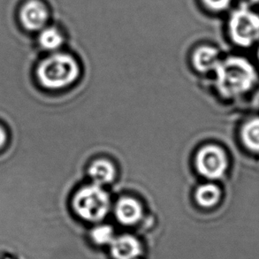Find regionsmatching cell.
<instances>
[{"label": "cell", "instance_id": "obj_16", "mask_svg": "<svg viewBox=\"0 0 259 259\" xmlns=\"http://www.w3.org/2000/svg\"><path fill=\"white\" fill-rule=\"evenodd\" d=\"M8 133L7 130L5 128V126L0 124V151L5 148L8 142Z\"/></svg>", "mask_w": 259, "mask_h": 259}, {"label": "cell", "instance_id": "obj_7", "mask_svg": "<svg viewBox=\"0 0 259 259\" xmlns=\"http://www.w3.org/2000/svg\"><path fill=\"white\" fill-rule=\"evenodd\" d=\"M116 217L124 225L136 224L143 215L140 203L131 197H122L117 203Z\"/></svg>", "mask_w": 259, "mask_h": 259}, {"label": "cell", "instance_id": "obj_3", "mask_svg": "<svg viewBox=\"0 0 259 259\" xmlns=\"http://www.w3.org/2000/svg\"><path fill=\"white\" fill-rule=\"evenodd\" d=\"M75 212L85 221L96 222L106 216L110 208L108 194L97 184L80 189L73 201Z\"/></svg>", "mask_w": 259, "mask_h": 259}, {"label": "cell", "instance_id": "obj_2", "mask_svg": "<svg viewBox=\"0 0 259 259\" xmlns=\"http://www.w3.org/2000/svg\"><path fill=\"white\" fill-rule=\"evenodd\" d=\"M80 67L73 57L58 53L46 58L36 68L39 84L48 90H60L76 81Z\"/></svg>", "mask_w": 259, "mask_h": 259}, {"label": "cell", "instance_id": "obj_13", "mask_svg": "<svg viewBox=\"0 0 259 259\" xmlns=\"http://www.w3.org/2000/svg\"><path fill=\"white\" fill-rule=\"evenodd\" d=\"M39 42L44 49L55 51L62 45L63 37L56 28H46L39 35Z\"/></svg>", "mask_w": 259, "mask_h": 259}, {"label": "cell", "instance_id": "obj_5", "mask_svg": "<svg viewBox=\"0 0 259 259\" xmlns=\"http://www.w3.org/2000/svg\"><path fill=\"white\" fill-rule=\"evenodd\" d=\"M196 165L203 177L217 180L222 178L228 169V157L221 147L206 145L197 152Z\"/></svg>", "mask_w": 259, "mask_h": 259}, {"label": "cell", "instance_id": "obj_8", "mask_svg": "<svg viewBox=\"0 0 259 259\" xmlns=\"http://www.w3.org/2000/svg\"><path fill=\"white\" fill-rule=\"evenodd\" d=\"M141 247L137 239L123 235L112 243V254L115 259H134L140 254Z\"/></svg>", "mask_w": 259, "mask_h": 259}, {"label": "cell", "instance_id": "obj_1", "mask_svg": "<svg viewBox=\"0 0 259 259\" xmlns=\"http://www.w3.org/2000/svg\"><path fill=\"white\" fill-rule=\"evenodd\" d=\"M218 90L225 98H236L251 90L257 80L252 64L242 57H229L215 68Z\"/></svg>", "mask_w": 259, "mask_h": 259}, {"label": "cell", "instance_id": "obj_15", "mask_svg": "<svg viewBox=\"0 0 259 259\" xmlns=\"http://www.w3.org/2000/svg\"><path fill=\"white\" fill-rule=\"evenodd\" d=\"M210 9L214 11L225 10L231 3V0H203Z\"/></svg>", "mask_w": 259, "mask_h": 259}, {"label": "cell", "instance_id": "obj_4", "mask_svg": "<svg viewBox=\"0 0 259 259\" xmlns=\"http://www.w3.org/2000/svg\"><path fill=\"white\" fill-rule=\"evenodd\" d=\"M229 33L235 45L249 47L259 39V15L241 5L229 19Z\"/></svg>", "mask_w": 259, "mask_h": 259}, {"label": "cell", "instance_id": "obj_12", "mask_svg": "<svg viewBox=\"0 0 259 259\" xmlns=\"http://www.w3.org/2000/svg\"><path fill=\"white\" fill-rule=\"evenodd\" d=\"M196 200L201 206L205 208L216 205L219 201L221 200V189L218 188V186L207 183L203 185L200 186L196 191Z\"/></svg>", "mask_w": 259, "mask_h": 259}, {"label": "cell", "instance_id": "obj_9", "mask_svg": "<svg viewBox=\"0 0 259 259\" xmlns=\"http://www.w3.org/2000/svg\"><path fill=\"white\" fill-rule=\"evenodd\" d=\"M220 63L219 53L213 47L203 46L196 50L193 56V64L196 69L200 72L215 70Z\"/></svg>", "mask_w": 259, "mask_h": 259}, {"label": "cell", "instance_id": "obj_14", "mask_svg": "<svg viewBox=\"0 0 259 259\" xmlns=\"http://www.w3.org/2000/svg\"><path fill=\"white\" fill-rule=\"evenodd\" d=\"M91 236L98 244H107L112 241L113 230L109 226H99L94 228L91 233Z\"/></svg>", "mask_w": 259, "mask_h": 259}, {"label": "cell", "instance_id": "obj_17", "mask_svg": "<svg viewBox=\"0 0 259 259\" xmlns=\"http://www.w3.org/2000/svg\"><path fill=\"white\" fill-rule=\"evenodd\" d=\"M242 5L246 6V7H249L253 5L259 3V0H242Z\"/></svg>", "mask_w": 259, "mask_h": 259}, {"label": "cell", "instance_id": "obj_18", "mask_svg": "<svg viewBox=\"0 0 259 259\" xmlns=\"http://www.w3.org/2000/svg\"><path fill=\"white\" fill-rule=\"evenodd\" d=\"M257 57H258V60H259V48H258V53H257Z\"/></svg>", "mask_w": 259, "mask_h": 259}, {"label": "cell", "instance_id": "obj_6", "mask_svg": "<svg viewBox=\"0 0 259 259\" xmlns=\"http://www.w3.org/2000/svg\"><path fill=\"white\" fill-rule=\"evenodd\" d=\"M48 14L45 6L36 0L28 1L21 11L22 25L28 30H37L46 24Z\"/></svg>", "mask_w": 259, "mask_h": 259}, {"label": "cell", "instance_id": "obj_11", "mask_svg": "<svg viewBox=\"0 0 259 259\" xmlns=\"http://www.w3.org/2000/svg\"><path fill=\"white\" fill-rule=\"evenodd\" d=\"M241 139L248 150L259 152V117L249 119L243 124L241 130Z\"/></svg>", "mask_w": 259, "mask_h": 259}, {"label": "cell", "instance_id": "obj_10", "mask_svg": "<svg viewBox=\"0 0 259 259\" xmlns=\"http://www.w3.org/2000/svg\"><path fill=\"white\" fill-rule=\"evenodd\" d=\"M89 175L97 185H105L113 182L116 171L111 162L106 159H98L93 162L89 168Z\"/></svg>", "mask_w": 259, "mask_h": 259}]
</instances>
